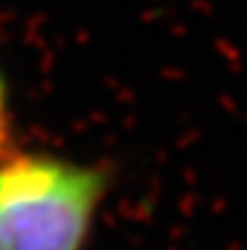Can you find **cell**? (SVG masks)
Wrapping results in <instances>:
<instances>
[{"label":"cell","mask_w":247,"mask_h":250,"mask_svg":"<svg viewBox=\"0 0 247 250\" xmlns=\"http://www.w3.org/2000/svg\"><path fill=\"white\" fill-rule=\"evenodd\" d=\"M111 187L104 165L53 152L0 157V250H83Z\"/></svg>","instance_id":"obj_1"},{"label":"cell","mask_w":247,"mask_h":250,"mask_svg":"<svg viewBox=\"0 0 247 250\" xmlns=\"http://www.w3.org/2000/svg\"><path fill=\"white\" fill-rule=\"evenodd\" d=\"M10 129V86L5 81V73L0 71V146L8 139Z\"/></svg>","instance_id":"obj_2"}]
</instances>
